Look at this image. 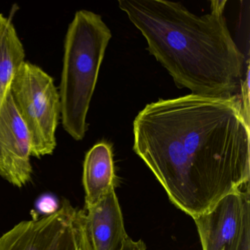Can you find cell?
<instances>
[{
	"instance_id": "cell-11",
	"label": "cell",
	"mask_w": 250,
	"mask_h": 250,
	"mask_svg": "<svg viewBox=\"0 0 250 250\" xmlns=\"http://www.w3.org/2000/svg\"><path fill=\"white\" fill-rule=\"evenodd\" d=\"M59 208L55 197L51 196L41 197L40 200L38 202V208L42 213H44V216L55 213L59 209Z\"/></svg>"
},
{
	"instance_id": "cell-4",
	"label": "cell",
	"mask_w": 250,
	"mask_h": 250,
	"mask_svg": "<svg viewBox=\"0 0 250 250\" xmlns=\"http://www.w3.org/2000/svg\"><path fill=\"white\" fill-rule=\"evenodd\" d=\"M10 92L30 134L32 156L39 159L52 155L61 118V99L53 79L40 67L24 61Z\"/></svg>"
},
{
	"instance_id": "cell-6",
	"label": "cell",
	"mask_w": 250,
	"mask_h": 250,
	"mask_svg": "<svg viewBox=\"0 0 250 250\" xmlns=\"http://www.w3.org/2000/svg\"><path fill=\"white\" fill-rule=\"evenodd\" d=\"M203 250H250V184L194 219Z\"/></svg>"
},
{
	"instance_id": "cell-9",
	"label": "cell",
	"mask_w": 250,
	"mask_h": 250,
	"mask_svg": "<svg viewBox=\"0 0 250 250\" xmlns=\"http://www.w3.org/2000/svg\"><path fill=\"white\" fill-rule=\"evenodd\" d=\"M115 181L112 147L105 142L97 143L87 152L83 165L84 209L99 204L111 190L115 188Z\"/></svg>"
},
{
	"instance_id": "cell-2",
	"label": "cell",
	"mask_w": 250,
	"mask_h": 250,
	"mask_svg": "<svg viewBox=\"0 0 250 250\" xmlns=\"http://www.w3.org/2000/svg\"><path fill=\"white\" fill-rule=\"evenodd\" d=\"M225 4L212 1L210 12L203 16L166 0H120L118 7L141 32L149 52L178 88L228 97L241 82L245 55L229 33Z\"/></svg>"
},
{
	"instance_id": "cell-8",
	"label": "cell",
	"mask_w": 250,
	"mask_h": 250,
	"mask_svg": "<svg viewBox=\"0 0 250 250\" xmlns=\"http://www.w3.org/2000/svg\"><path fill=\"white\" fill-rule=\"evenodd\" d=\"M93 250H119L128 238L115 188L94 207L84 209Z\"/></svg>"
},
{
	"instance_id": "cell-1",
	"label": "cell",
	"mask_w": 250,
	"mask_h": 250,
	"mask_svg": "<svg viewBox=\"0 0 250 250\" xmlns=\"http://www.w3.org/2000/svg\"><path fill=\"white\" fill-rule=\"evenodd\" d=\"M133 132L136 154L193 219L250 184V120L235 95L159 99L139 112Z\"/></svg>"
},
{
	"instance_id": "cell-3",
	"label": "cell",
	"mask_w": 250,
	"mask_h": 250,
	"mask_svg": "<svg viewBox=\"0 0 250 250\" xmlns=\"http://www.w3.org/2000/svg\"><path fill=\"white\" fill-rule=\"evenodd\" d=\"M111 39L102 17L92 11H77L68 26L59 94L62 127L76 141L85 137L87 113Z\"/></svg>"
},
{
	"instance_id": "cell-10",
	"label": "cell",
	"mask_w": 250,
	"mask_h": 250,
	"mask_svg": "<svg viewBox=\"0 0 250 250\" xmlns=\"http://www.w3.org/2000/svg\"><path fill=\"white\" fill-rule=\"evenodd\" d=\"M24 58L25 51L14 24L0 14V110Z\"/></svg>"
},
{
	"instance_id": "cell-5",
	"label": "cell",
	"mask_w": 250,
	"mask_h": 250,
	"mask_svg": "<svg viewBox=\"0 0 250 250\" xmlns=\"http://www.w3.org/2000/svg\"><path fill=\"white\" fill-rule=\"evenodd\" d=\"M0 250H93L84 209L64 200L55 213L23 221L5 232Z\"/></svg>"
},
{
	"instance_id": "cell-7",
	"label": "cell",
	"mask_w": 250,
	"mask_h": 250,
	"mask_svg": "<svg viewBox=\"0 0 250 250\" xmlns=\"http://www.w3.org/2000/svg\"><path fill=\"white\" fill-rule=\"evenodd\" d=\"M31 138L10 92L0 110V175L14 187L32 180Z\"/></svg>"
},
{
	"instance_id": "cell-12",
	"label": "cell",
	"mask_w": 250,
	"mask_h": 250,
	"mask_svg": "<svg viewBox=\"0 0 250 250\" xmlns=\"http://www.w3.org/2000/svg\"><path fill=\"white\" fill-rule=\"evenodd\" d=\"M249 65H247V74H246V80L241 85V97L240 98L242 104L243 110H244V115L247 117V119L250 120V84H249Z\"/></svg>"
},
{
	"instance_id": "cell-13",
	"label": "cell",
	"mask_w": 250,
	"mask_h": 250,
	"mask_svg": "<svg viewBox=\"0 0 250 250\" xmlns=\"http://www.w3.org/2000/svg\"><path fill=\"white\" fill-rule=\"evenodd\" d=\"M119 250H147V248L141 240L134 241L128 237Z\"/></svg>"
}]
</instances>
